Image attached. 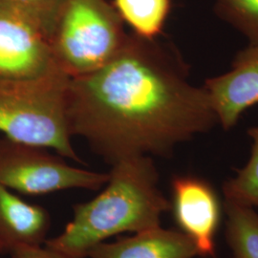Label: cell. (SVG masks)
<instances>
[{
	"mask_svg": "<svg viewBox=\"0 0 258 258\" xmlns=\"http://www.w3.org/2000/svg\"><path fill=\"white\" fill-rule=\"evenodd\" d=\"M248 135L252 139L249 161L224 183L223 194L225 201L258 209V126L250 127Z\"/></svg>",
	"mask_w": 258,
	"mask_h": 258,
	"instance_id": "4fadbf2b",
	"label": "cell"
},
{
	"mask_svg": "<svg viewBox=\"0 0 258 258\" xmlns=\"http://www.w3.org/2000/svg\"><path fill=\"white\" fill-rule=\"evenodd\" d=\"M170 212L180 231L192 241L202 258H216L215 237L222 205L212 184L201 177L175 175L171 179Z\"/></svg>",
	"mask_w": 258,
	"mask_h": 258,
	"instance_id": "52a82bcc",
	"label": "cell"
},
{
	"mask_svg": "<svg viewBox=\"0 0 258 258\" xmlns=\"http://www.w3.org/2000/svg\"><path fill=\"white\" fill-rule=\"evenodd\" d=\"M225 237L231 258H258V213L255 209L225 201Z\"/></svg>",
	"mask_w": 258,
	"mask_h": 258,
	"instance_id": "7c38bea8",
	"label": "cell"
},
{
	"mask_svg": "<svg viewBox=\"0 0 258 258\" xmlns=\"http://www.w3.org/2000/svg\"><path fill=\"white\" fill-rule=\"evenodd\" d=\"M197 249L182 231L162 227L95 246L88 258H195Z\"/></svg>",
	"mask_w": 258,
	"mask_h": 258,
	"instance_id": "30bf717a",
	"label": "cell"
},
{
	"mask_svg": "<svg viewBox=\"0 0 258 258\" xmlns=\"http://www.w3.org/2000/svg\"><path fill=\"white\" fill-rule=\"evenodd\" d=\"M65 75L37 80L0 78V134L53 149L65 159L83 164L72 144L66 112Z\"/></svg>",
	"mask_w": 258,
	"mask_h": 258,
	"instance_id": "3957f363",
	"label": "cell"
},
{
	"mask_svg": "<svg viewBox=\"0 0 258 258\" xmlns=\"http://www.w3.org/2000/svg\"><path fill=\"white\" fill-rule=\"evenodd\" d=\"M113 5L132 34L153 40L164 32L172 0H114Z\"/></svg>",
	"mask_w": 258,
	"mask_h": 258,
	"instance_id": "8fae6325",
	"label": "cell"
},
{
	"mask_svg": "<svg viewBox=\"0 0 258 258\" xmlns=\"http://www.w3.org/2000/svg\"><path fill=\"white\" fill-rule=\"evenodd\" d=\"M60 75L65 74L55 62L44 32L0 5V78L37 80Z\"/></svg>",
	"mask_w": 258,
	"mask_h": 258,
	"instance_id": "8992f818",
	"label": "cell"
},
{
	"mask_svg": "<svg viewBox=\"0 0 258 258\" xmlns=\"http://www.w3.org/2000/svg\"><path fill=\"white\" fill-rule=\"evenodd\" d=\"M51 228L50 213L28 203L0 184V256L19 246H42Z\"/></svg>",
	"mask_w": 258,
	"mask_h": 258,
	"instance_id": "9c48e42d",
	"label": "cell"
},
{
	"mask_svg": "<svg viewBox=\"0 0 258 258\" xmlns=\"http://www.w3.org/2000/svg\"><path fill=\"white\" fill-rule=\"evenodd\" d=\"M66 112L73 137L113 165L128 157H170L218 123L206 89L169 43L129 34L110 61L69 78Z\"/></svg>",
	"mask_w": 258,
	"mask_h": 258,
	"instance_id": "6da1fadb",
	"label": "cell"
},
{
	"mask_svg": "<svg viewBox=\"0 0 258 258\" xmlns=\"http://www.w3.org/2000/svg\"><path fill=\"white\" fill-rule=\"evenodd\" d=\"M12 258H66L53 249L42 246H26L22 245L14 249Z\"/></svg>",
	"mask_w": 258,
	"mask_h": 258,
	"instance_id": "2e32d148",
	"label": "cell"
},
{
	"mask_svg": "<svg viewBox=\"0 0 258 258\" xmlns=\"http://www.w3.org/2000/svg\"><path fill=\"white\" fill-rule=\"evenodd\" d=\"M214 11L247 37L249 44H258V0H216Z\"/></svg>",
	"mask_w": 258,
	"mask_h": 258,
	"instance_id": "5bb4252c",
	"label": "cell"
},
{
	"mask_svg": "<svg viewBox=\"0 0 258 258\" xmlns=\"http://www.w3.org/2000/svg\"><path fill=\"white\" fill-rule=\"evenodd\" d=\"M66 0H0V5L29 19L50 37Z\"/></svg>",
	"mask_w": 258,
	"mask_h": 258,
	"instance_id": "9a60e30c",
	"label": "cell"
},
{
	"mask_svg": "<svg viewBox=\"0 0 258 258\" xmlns=\"http://www.w3.org/2000/svg\"><path fill=\"white\" fill-rule=\"evenodd\" d=\"M129 34L108 0H66L49 37L55 62L68 78L106 64Z\"/></svg>",
	"mask_w": 258,
	"mask_h": 258,
	"instance_id": "277c9868",
	"label": "cell"
},
{
	"mask_svg": "<svg viewBox=\"0 0 258 258\" xmlns=\"http://www.w3.org/2000/svg\"><path fill=\"white\" fill-rule=\"evenodd\" d=\"M47 148L24 144L0 134V184L26 195L67 189L99 190L108 172H97L69 165Z\"/></svg>",
	"mask_w": 258,
	"mask_h": 258,
	"instance_id": "5b68a950",
	"label": "cell"
},
{
	"mask_svg": "<svg viewBox=\"0 0 258 258\" xmlns=\"http://www.w3.org/2000/svg\"><path fill=\"white\" fill-rule=\"evenodd\" d=\"M101 194L73 206V217L63 231L47 239L45 247L66 258H86L91 249L114 235L161 227L171 204L159 187L151 156L121 159L111 165Z\"/></svg>",
	"mask_w": 258,
	"mask_h": 258,
	"instance_id": "7a4b0ae2",
	"label": "cell"
},
{
	"mask_svg": "<svg viewBox=\"0 0 258 258\" xmlns=\"http://www.w3.org/2000/svg\"><path fill=\"white\" fill-rule=\"evenodd\" d=\"M204 88L218 123L225 130L235 126L240 116L258 103V44L239 51L231 70L208 79Z\"/></svg>",
	"mask_w": 258,
	"mask_h": 258,
	"instance_id": "ba28073f",
	"label": "cell"
}]
</instances>
